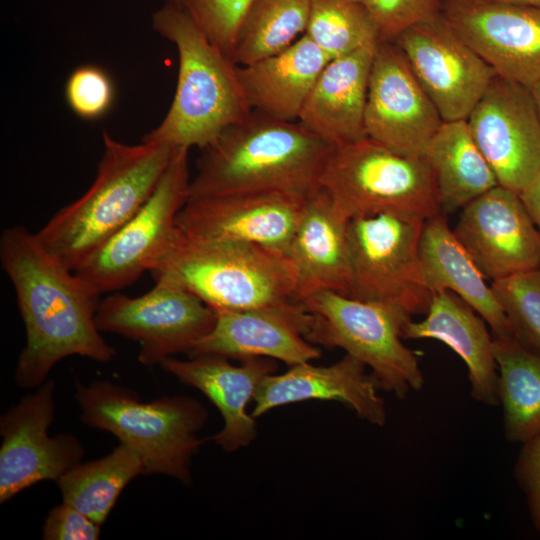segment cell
I'll return each instance as SVG.
<instances>
[{
    "mask_svg": "<svg viewBox=\"0 0 540 540\" xmlns=\"http://www.w3.org/2000/svg\"><path fill=\"white\" fill-rule=\"evenodd\" d=\"M0 261L16 292L26 344L16 367L22 388L39 387L60 360L79 355L109 362L115 349L96 325L100 293L50 255L24 226L3 230Z\"/></svg>",
    "mask_w": 540,
    "mask_h": 540,
    "instance_id": "6da1fadb",
    "label": "cell"
},
{
    "mask_svg": "<svg viewBox=\"0 0 540 540\" xmlns=\"http://www.w3.org/2000/svg\"><path fill=\"white\" fill-rule=\"evenodd\" d=\"M332 148L300 122L252 110L202 149L188 200L249 192L308 197L321 187Z\"/></svg>",
    "mask_w": 540,
    "mask_h": 540,
    "instance_id": "7a4b0ae2",
    "label": "cell"
},
{
    "mask_svg": "<svg viewBox=\"0 0 540 540\" xmlns=\"http://www.w3.org/2000/svg\"><path fill=\"white\" fill-rule=\"evenodd\" d=\"M152 26L174 44L179 65L169 110L143 141L202 150L252 112L238 66L208 39L180 4L166 3L155 11Z\"/></svg>",
    "mask_w": 540,
    "mask_h": 540,
    "instance_id": "3957f363",
    "label": "cell"
},
{
    "mask_svg": "<svg viewBox=\"0 0 540 540\" xmlns=\"http://www.w3.org/2000/svg\"><path fill=\"white\" fill-rule=\"evenodd\" d=\"M102 136L104 151L90 188L36 233L44 249L73 271L143 207L176 149L143 140L129 145L105 130Z\"/></svg>",
    "mask_w": 540,
    "mask_h": 540,
    "instance_id": "277c9868",
    "label": "cell"
},
{
    "mask_svg": "<svg viewBox=\"0 0 540 540\" xmlns=\"http://www.w3.org/2000/svg\"><path fill=\"white\" fill-rule=\"evenodd\" d=\"M215 310L284 309L302 304L287 255L256 244L178 235L150 269Z\"/></svg>",
    "mask_w": 540,
    "mask_h": 540,
    "instance_id": "5b68a950",
    "label": "cell"
},
{
    "mask_svg": "<svg viewBox=\"0 0 540 540\" xmlns=\"http://www.w3.org/2000/svg\"><path fill=\"white\" fill-rule=\"evenodd\" d=\"M81 420L108 431L141 458L144 474H162L188 484L196 436L208 413L197 400L171 396L142 402L138 395L110 381L76 383Z\"/></svg>",
    "mask_w": 540,
    "mask_h": 540,
    "instance_id": "8992f818",
    "label": "cell"
},
{
    "mask_svg": "<svg viewBox=\"0 0 540 540\" xmlns=\"http://www.w3.org/2000/svg\"><path fill=\"white\" fill-rule=\"evenodd\" d=\"M320 185L348 220L382 213L426 220L442 211L426 157L397 153L367 137L332 148Z\"/></svg>",
    "mask_w": 540,
    "mask_h": 540,
    "instance_id": "52a82bcc",
    "label": "cell"
},
{
    "mask_svg": "<svg viewBox=\"0 0 540 540\" xmlns=\"http://www.w3.org/2000/svg\"><path fill=\"white\" fill-rule=\"evenodd\" d=\"M302 302L312 315L308 341L343 349L371 369L379 388L398 399L423 388L418 357L402 342L412 320L404 308L333 291L313 293Z\"/></svg>",
    "mask_w": 540,
    "mask_h": 540,
    "instance_id": "ba28073f",
    "label": "cell"
},
{
    "mask_svg": "<svg viewBox=\"0 0 540 540\" xmlns=\"http://www.w3.org/2000/svg\"><path fill=\"white\" fill-rule=\"evenodd\" d=\"M424 219L376 214L349 220L351 287L348 296L394 303L411 315L426 314L432 292L421 265Z\"/></svg>",
    "mask_w": 540,
    "mask_h": 540,
    "instance_id": "9c48e42d",
    "label": "cell"
},
{
    "mask_svg": "<svg viewBox=\"0 0 540 540\" xmlns=\"http://www.w3.org/2000/svg\"><path fill=\"white\" fill-rule=\"evenodd\" d=\"M188 148L179 147L143 207L74 272L100 294L134 283L150 271L178 235L177 216L189 198Z\"/></svg>",
    "mask_w": 540,
    "mask_h": 540,
    "instance_id": "30bf717a",
    "label": "cell"
},
{
    "mask_svg": "<svg viewBox=\"0 0 540 540\" xmlns=\"http://www.w3.org/2000/svg\"><path fill=\"white\" fill-rule=\"evenodd\" d=\"M96 325L140 345L138 360L154 366L177 353H189L213 328L216 311L199 297L166 279L138 297L115 293L100 300Z\"/></svg>",
    "mask_w": 540,
    "mask_h": 540,
    "instance_id": "8fae6325",
    "label": "cell"
},
{
    "mask_svg": "<svg viewBox=\"0 0 540 540\" xmlns=\"http://www.w3.org/2000/svg\"><path fill=\"white\" fill-rule=\"evenodd\" d=\"M466 121L498 184L520 194L540 171V117L531 88L496 75Z\"/></svg>",
    "mask_w": 540,
    "mask_h": 540,
    "instance_id": "7c38bea8",
    "label": "cell"
},
{
    "mask_svg": "<svg viewBox=\"0 0 540 540\" xmlns=\"http://www.w3.org/2000/svg\"><path fill=\"white\" fill-rule=\"evenodd\" d=\"M443 122L399 47L379 41L367 92L366 137L397 153L425 157Z\"/></svg>",
    "mask_w": 540,
    "mask_h": 540,
    "instance_id": "4fadbf2b",
    "label": "cell"
},
{
    "mask_svg": "<svg viewBox=\"0 0 540 540\" xmlns=\"http://www.w3.org/2000/svg\"><path fill=\"white\" fill-rule=\"evenodd\" d=\"M54 392V382L45 381L0 418V503L38 482L57 481L81 462L85 450L75 436L48 435Z\"/></svg>",
    "mask_w": 540,
    "mask_h": 540,
    "instance_id": "5bb4252c",
    "label": "cell"
},
{
    "mask_svg": "<svg viewBox=\"0 0 540 540\" xmlns=\"http://www.w3.org/2000/svg\"><path fill=\"white\" fill-rule=\"evenodd\" d=\"M393 42L443 121L466 120L497 75L442 15L408 28Z\"/></svg>",
    "mask_w": 540,
    "mask_h": 540,
    "instance_id": "9a60e30c",
    "label": "cell"
},
{
    "mask_svg": "<svg viewBox=\"0 0 540 540\" xmlns=\"http://www.w3.org/2000/svg\"><path fill=\"white\" fill-rule=\"evenodd\" d=\"M307 197L285 192H249L187 200L176 225L186 238L235 241L287 254Z\"/></svg>",
    "mask_w": 540,
    "mask_h": 540,
    "instance_id": "2e32d148",
    "label": "cell"
},
{
    "mask_svg": "<svg viewBox=\"0 0 540 540\" xmlns=\"http://www.w3.org/2000/svg\"><path fill=\"white\" fill-rule=\"evenodd\" d=\"M441 15L498 76L529 88L540 81V8L451 0Z\"/></svg>",
    "mask_w": 540,
    "mask_h": 540,
    "instance_id": "e0dca14e",
    "label": "cell"
},
{
    "mask_svg": "<svg viewBox=\"0 0 540 540\" xmlns=\"http://www.w3.org/2000/svg\"><path fill=\"white\" fill-rule=\"evenodd\" d=\"M453 232L491 282L540 265V233L520 194L503 186L465 205Z\"/></svg>",
    "mask_w": 540,
    "mask_h": 540,
    "instance_id": "ac0fdd59",
    "label": "cell"
},
{
    "mask_svg": "<svg viewBox=\"0 0 540 540\" xmlns=\"http://www.w3.org/2000/svg\"><path fill=\"white\" fill-rule=\"evenodd\" d=\"M215 311L212 330L192 348L189 357H265L294 366L321 356V350L307 340L312 315L303 303L284 309Z\"/></svg>",
    "mask_w": 540,
    "mask_h": 540,
    "instance_id": "d6986e66",
    "label": "cell"
},
{
    "mask_svg": "<svg viewBox=\"0 0 540 540\" xmlns=\"http://www.w3.org/2000/svg\"><path fill=\"white\" fill-rule=\"evenodd\" d=\"M274 359L253 357L233 365L228 358L201 355L179 360L168 357L160 363L182 383L200 390L219 410L223 428L211 437L225 451L248 446L256 436L254 417L246 412L260 382L276 371Z\"/></svg>",
    "mask_w": 540,
    "mask_h": 540,
    "instance_id": "ffe728a7",
    "label": "cell"
},
{
    "mask_svg": "<svg viewBox=\"0 0 540 540\" xmlns=\"http://www.w3.org/2000/svg\"><path fill=\"white\" fill-rule=\"evenodd\" d=\"M365 368L364 363L345 354L329 366L306 362L290 366L283 374H270L255 391L251 415L257 418L275 407L305 400H334L349 406L359 418L383 426L385 403L377 393L376 379L367 375Z\"/></svg>",
    "mask_w": 540,
    "mask_h": 540,
    "instance_id": "44dd1931",
    "label": "cell"
},
{
    "mask_svg": "<svg viewBox=\"0 0 540 540\" xmlns=\"http://www.w3.org/2000/svg\"><path fill=\"white\" fill-rule=\"evenodd\" d=\"M348 223L322 187L307 197L286 254L295 270L301 301L320 291L349 295Z\"/></svg>",
    "mask_w": 540,
    "mask_h": 540,
    "instance_id": "7402d4cb",
    "label": "cell"
},
{
    "mask_svg": "<svg viewBox=\"0 0 540 540\" xmlns=\"http://www.w3.org/2000/svg\"><path fill=\"white\" fill-rule=\"evenodd\" d=\"M377 44L331 59L302 108L299 122L332 147L366 137L364 115Z\"/></svg>",
    "mask_w": 540,
    "mask_h": 540,
    "instance_id": "603a6c76",
    "label": "cell"
},
{
    "mask_svg": "<svg viewBox=\"0 0 540 540\" xmlns=\"http://www.w3.org/2000/svg\"><path fill=\"white\" fill-rule=\"evenodd\" d=\"M403 339H435L450 347L468 370L470 394L484 405H499V375L493 352V336L486 321L455 293H432L425 318L410 321Z\"/></svg>",
    "mask_w": 540,
    "mask_h": 540,
    "instance_id": "cb8c5ba5",
    "label": "cell"
},
{
    "mask_svg": "<svg viewBox=\"0 0 540 540\" xmlns=\"http://www.w3.org/2000/svg\"><path fill=\"white\" fill-rule=\"evenodd\" d=\"M331 59L306 34L283 51L238 66V76L252 110L294 121L324 67Z\"/></svg>",
    "mask_w": 540,
    "mask_h": 540,
    "instance_id": "d4e9b609",
    "label": "cell"
},
{
    "mask_svg": "<svg viewBox=\"0 0 540 540\" xmlns=\"http://www.w3.org/2000/svg\"><path fill=\"white\" fill-rule=\"evenodd\" d=\"M419 253L432 293L448 290L458 295L486 321L493 338L513 336L491 285L441 213L424 221Z\"/></svg>",
    "mask_w": 540,
    "mask_h": 540,
    "instance_id": "484cf974",
    "label": "cell"
},
{
    "mask_svg": "<svg viewBox=\"0 0 540 540\" xmlns=\"http://www.w3.org/2000/svg\"><path fill=\"white\" fill-rule=\"evenodd\" d=\"M425 157L433 170L441 210L445 212L462 209L499 185L466 120L444 121Z\"/></svg>",
    "mask_w": 540,
    "mask_h": 540,
    "instance_id": "4316f807",
    "label": "cell"
},
{
    "mask_svg": "<svg viewBox=\"0 0 540 540\" xmlns=\"http://www.w3.org/2000/svg\"><path fill=\"white\" fill-rule=\"evenodd\" d=\"M504 435L525 443L540 434V356L511 336L493 338Z\"/></svg>",
    "mask_w": 540,
    "mask_h": 540,
    "instance_id": "83f0119b",
    "label": "cell"
},
{
    "mask_svg": "<svg viewBox=\"0 0 540 540\" xmlns=\"http://www.w3.org/2000/svg\"><path fill=\"white\" fill-rule=\"evenodd\" d=\"M140 474H144L141 458L120 443L98 460L74 465L56 482L63 502L102 525L122 490Z\"/></svg>",
    "mask_w": 540,
    "mask_h": 540,
    "instance_id": "f1b7e54d",
    "label": "cell"
},
{
    "mask_svg": "<svg viewBox=\"0 0 540 540\" xmlns=\"http://www.w3.org/2000/svg\"><path fill=\"white\" fill-rule=\"evenodd\" d=\"M310 0H253L239 26L231 59L245 66L273 56L305 34Z\"/></svg>",
    "mask_w": 540,
    "mask_h": 540,
    "instance_id": "f546056e",
    "label": "cell"
},
{
    "mask_svg": "<svg viewBox=\"0 0 540 540\" xmlns=\"http://www.w3.org/2000/svg\"><path fill=\"white\" fill-rule=\"evenodd\" d=\"M305 34L330 59L381 41L374 21L357 0H310Z\"/></svg>",
    "mask_w": 540,
    "mask_h": 540,
    "instance_id": "4dcf8cb0",
    "label": "cell"
},
{
    "mask_svg": "<svg viewBox=\"0 0 540 540\" xmlns=\"http://www.w3.org/2000/svg\"><path fill=\"white\" fill-rule=\"evenodd\" d=\"M513 337L540 356V265L491 282Z\"/></svg>",
    "mask_w": 540,
    "mask_h": 540,
    "instance_id": "1f68e13d",
    "label": "cell"
},
{
    "mask_svg": "<svg viewBox=\"0 0 540 540\" xmlns=\"http://www.w3.org/2000/svg\"><path fill=\"white\" fill-rule=\"evenodd\" d=\"M253 0H181L180 5L222 52L231 58L239 26Z\"/></svg>",
    "mask_w": 540,
    "mask_h": 540,
    "instance_id": "d6a6232c",
    "label": "cell"
},
{
    "mask_svg": "<svg viewBox=\"0 0 540 540\" xmlns=\"http://www.w3.org/2000/svg\"><path fill=\"white\" fill-rule=\"evenodd\" d=\"M69 108L78 117L96 120L106 115L115 99L111 76L96 65H82L69 75L65 85Z\"/></svg>",
    "mask_w": 540,
    "mask_h": 540,
    "instance_id": "836d02e7",
    "label": "cell"
},
{
    "mask_svg": "<svg viewBox=\"0 0 540 540\" xmlns=\"http://www.w3.org/2000/svg\"><path fill=\"white\" fill-rule=\"evenodd\" d=\"M374 21L381 41L393 42L408 28L441 16V0H357Z\"/></svg>",
    "mask_w": 540,
    "mask_h": 540,
    "instance_id": "e575fe53",
    "label": "cell"
},
{
    "mask_svg": "<svg viewBox=\"0 0 540 540\" xmlns=\"http://www.w3.org/2000/svg\"><path fill=\"white\" fill-rule=\"evenodd\" d=\"M101 525L75 507L63 502L48 513L42 538L45 540H96Z\"/></svg>",
    "mask_w": 540,
    "mask_h": 540,
    "instance_id": "d590c367",
    "label": "cell"
},
{
    "mask_svg": "<svg viewBox=\"0 0 540 540\" xmlns=\"http://www.w3.org/2000/svg\"><path fill=\"white\" fill-rule=\"evenodd\" d=\"M514 476L525 494L531 521L540 533V434L522 444Z\"/></svg>",
    "mask_w": 540,
    "mask_h": 540,
    "instance_id": "8d00e7d4",
    "label": "cell"
},
{
    "mask_svg": "<svg viewBox=\"0 0 540 540\" xmlns=\"http://www.w3.org/2000/svg\"><path fill=\"white\" fill-rule=\"evenodd\" d=\"M520 196L540 233V171Z\"/></svg>",
    "mask_w": 540,
    "mask_h": 540,
    "instance_id": "74e56055",
    "label": "cell"
},
{
    "mask_svg": "<svg viewBox=\"0 0 540 540\" xmlns=\"http://www.w3.org/2000/svg\"><path fill=\"white\" fill-rule=\"evenodd\" d=\"M540 8V0H487Z\"/></svg>",
    "mask_w": 540,
    "mask_h": 540,
    "instance_id": "f35d334b",
    "label": "cell"
},
{
    "mask_svg": "<svg viewBox=\"0 0 540 540\" xmlns=\"http://www.w3.org/2000/svg\"><path fill=\"white\" fill-rule=\"evenodd\" d=\"M531 91H532L533 97H534V99H535V102H536V105H537V109H538V113H539V117H540V81L537 82V83L531 88Z\"/></svg>",
    "mask_w": 540,
    "mask_h": 540,
    "instance_id": "ab89813d",
    "label": "cell"
},
{
    "mask_svg": "<svg viewBox=\"0 0 540 540\" xmlns=\"http://www.w3.org/2000/svg\"><path fill=\"white\" fill-rule=\"evenodd\" d=\"M166 3H177L179 4L181 0H165Z\"/></svg>",
    "mask_w": 540,
    "mask_h": 540,
    "instance_id": "60d3db41",
    "label": "cell"
},
{
    "mask_svg": "<svg viewBox=\"0 0 540 540\" xmlns=\"http://www.w3.org/2000/svg\"><path fill=\"white\" fill-rule=\"evenodd\" d=\"M441 1H442V3H445V2H447V1H451V0H441Z\"/></svg>",
    "mask_w": 540,
    "mask_h": 540,
    "instance_id": "b9f144b4",
    "label": "cell"
}]
</instances>
